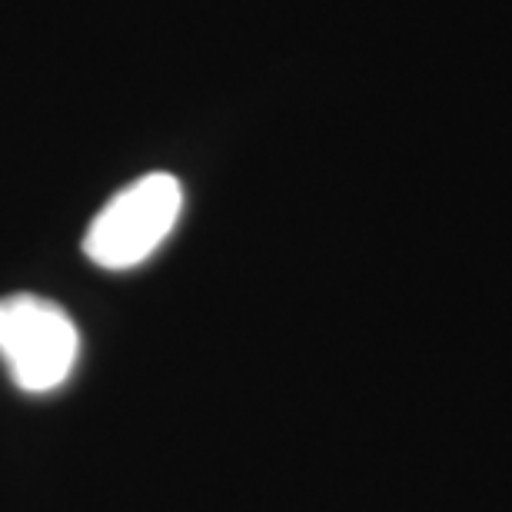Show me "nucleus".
<instances>
[{"instance_id":"1","label":"nucleus","mask_w":512,"mask_h":512,"mask_svg":"<svg viewBox=\"0 0 512 512\" xmlns=\"http://www.w3.org/2000/svg\"><path fill=\"white\" fill-rule=\"evenodd\" d=\"M183 210V187L170 173H147L97 213L84 253L104 270H130L170 237Z\"/></svg>"},{"instance_id":"2","label":"nucleus","mask_w":512,"mask_h":512,"mask_svg":"<svg viewBox=\"0 0 512 512\" xmlns=\"http://www.w3.org/2000/svg\"><path fill=\"white\" fill-rule=\"evenodd\" d=\"M80 333L57 303L17 293L0 300V360L24 393H50L67 380Z\"/></svg>"}]
</instances>
